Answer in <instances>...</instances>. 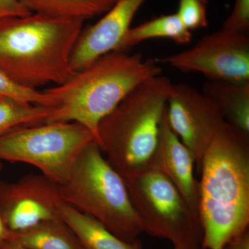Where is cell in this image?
Masks as SVG:
<instances>
[{"mask_svg":"<svg viewBox=\"0 0 249 249\" xmlns=\"http://www.w3.org/2000/svg\"><path fill=\"white\" fill-rule=\"evenodd\" d=\"M183 72L199 73L210 81L249 83V36L221 29L203 36L191 49L159 59Z\"/></svg>","mask_w":249,"mask_h":249,"instance_id":"8","label":"cell"},{"mask_svg":"<svg viewBox=\"0 0 249 249\" xmlns=\"http://www.w3.org/2000/svg\"><path fill=\"white\" fill-rule=\"evenodd\" d=\"M222 28L232 32L249 34V0H235L231 14Z\"/></svg>","mask_w":249,"mask_h":249,"instance_id":"21","label":"cell"},{"mask_svg":"<svg viewBox=\"0 0 249 249\" xmlns=\"http://www.w3.org/2000/svg\"><path fill=\"white\" fill-rule=\"evenodd\" d=\"M0 249H29L26 248V247H22L19 245V244L16 242H13V241H8L7 242L4 243L0 247Z\"/></svg>","mask_w":249,"mask_h":249,"instance_id":"25","label":"cell"},{"mask_svg":"<svg viewBox=\"0 0 249 249\" xmlns=\"http://www.w3.org/2000/svg\"><path fill=\"white\" fill-rule=\"evenodd\" d=\"M161 74L155 60L139 54L110 52L45 90L55 107L45 123L76 122L97 137L98 124L142 82Z\"/></svg>","mask_w":249,"mask_h":249,"instance_id":"3","label":"cell"},{"mask_svg":"<svg viewBox=\"0 0 249 249\" xmlns=\"http://www.w3.org/2000/svg\"><path fill=\"white\" fill-rule=\"evenodd\" d=\"M203 92L216 103L226 122L249 134V83L209 80Z\"/></svg>","mask_w":249,"mask_h":249,"instance_id":"14","label":"cell"},{"mask_svg":"<svg viewBox=\"0 0 249 249\" xmlns=\"http://www.w3.org/2000/svg\"><path fill=\"white\" fill-rule=\"evenodd\" d=\"M174 249H190L181 248V247H174Z\"/></svg>","mask_w":249,"mask_h":249,"instance_id":"26","label":"cell"},{"mask_svg":"<svg viewBox=\"0 0 249 249\" xmlns=\"http://www.w3.org/2000/svg\"><path fill=\"white\" fill-rule=\"evenodd\" d=\"M32 14L85 21L106 14L116 0H19Z\"/></svg>","mask_w":249,"mask_h":249,"instance_id":"17","label":"cell"},{"mask_svg":"<svg viewBox=\"0 0 249 249\" xmlns=\"http://www.w3.org/2000/svg\"><path fill=\"white\" fill-rule=\"evenodd\" d=\"M61 191L64 202L94 218L122 240L135 242L144 232L124 178L96 141L81 152Z\"/></svg>","mask_w":249,"mask_h":249,"instance_id":"5","label":"cell"},{"mask_svg":"<svg viewBox=\"0 0 249 249\" xmlns=\"http://www.w3.org/2000/svg\"><path fill=\"white\" fill-rule=\"evenodd\" d=\"M202 249H223L249 230V134L225 122L199 168Z\"/></svg>","mask_w":249,"mask_h":249,"instance_id":"1","label":"cell"},{"mask_svg":"<svg viewBox=\"0 0 249 249\" xmlns=\"http://www.w3.org/2000/svg\"><path fill=\"white\" fill-rule=\"evenodd\" d=\"M53 107L0 101V135L18 126L44 124Z\"/></svg>","mask_w":249,"mask_h":249,"instance_id":"18","label":"cell"},{"mask_svg":"<svg viewBox=\"0 0 249 249\" xmlns=\"http://www.w3.org/2000/svg\"><path fill=\"white\" fill-rule=\"evenodd\" d=\"M173 85L161 74L149 78L98 124L96 142L121 176L150 169Z\"/></svg>","mask_w":249,"mask_h":249,"instance_id":"4","label":"cell"},{"mask_svg":"<svg viewBox=\"0 0 249 249\" xmlns=\"http://www.w3.org/2000/svg\"><path fill=\"white\" fill-rule=\"evenodd\" d=\"M32 14L19 0H0V19L11 17H20Z\"/></svg>","mask_w":249,"mask_h":249,"instance_id":"22","label":"cell"},{"mask_svg":"<svg viewBox=\"0 0 249 249\" xmlns=\"http://www.w3.org/2000/svg\"><path fill=\"white\" fill-rule=\"evenodd\" d=\"M173 132L192 152L199 169L205 152L226 122L216 103L191 85H173L166 105Z\"/></svg>","mask_w":249,"mask_h":249,"instance_id":"10","label":"cell"},{"mask_svg":"<svg viewBox=\"0 0 249 249\" xmlns=\"http://www.w3.org/2000/svg\"><path fill=\"white\" fill-rule=\"evenodd\" d=\"M196 165L194 156L170 127L165 108L150 169L165 175L199 214V181L195 177Z\"/></svg>","mask_w":249,"mask_h":249,"instance_id":"12","label":"cell"},{"mask_svg":"<svg viewBox=\"0 0 249 249\" xmlns=\"http://www.w3.org/2000/svg\"><path fill=\"white\" fill-rule=\"evenodd\" d=\"M94 135L76 122L18 126L0 135V160L25 163L62 185Z\"/></svg>","mask_w":249,"mask_h":249,"instance_id":"7","label":"cell"},{"mask_svg":"<svg viewBox=\"0 0 249 249\" xmlns=\"http://www.w3.org/2000/svg\"><path fill=\"white\" fill-rule=\"evenodd\" d=\"M61 217L83 249H143L140 240L129 242L122 240L94 218L66 203L62 204Z\"/></svg>","mask_w":249,"mask_h":249,"instance_id":"13","label":"cell"},{"mask_svg":"<svg viewBox=\"0 0 249 249\" xmlns=\"http://www.w3.org/2000/svg\"><path fill=\"white\" fill-rule=\"evenodd\" d=\"M84 22L36 14L0 19V71L29 89L62 84L73 73L70 60Z\"/></svg>","mask_w":249,"mask_h":249,"instance_id":"2","label":"cell"},{"mask_svg":"<svg viewBox=\"0 0 249 249\" xmlns=\"http://www.w3.org/2000/svg\"><path fill=\"white\" fill-rule=\"evenodd\" d=\"M12 232L10 231L2 219L0 217V247L11 240Z\"/></svg>","mask_w":249,"mask_h":249,"instance_id":"24","label":"cell"},{"mask_svg":"<svg viewBox=\"0 0 249 249\" xmlns=\"http://www.w3.org/2000/svg\"><path fill=\"white\" fill-rule=\"evenodd\" d=\"M223 249H249V230L229 242Z\"/></svg>","mask_w":249,"mask_h":249,"instance_id":"23","label":"cell"},{"mask_svg":"<svg viewBox=\"0 0 249 249\" xmlns=\"http://www.w3.org/2000/svg\"><path fill=\"white\" fill-rule=\"evenodd\" d=\"M208 0H178L176 13L189 31L204 29L209 26Z\"/></svg>","mask_w":249,"mask_h":249,"instance_id":"20","label":"cell"},{"mask_svg":"<svg viewBox=\"0 0 249 249\" xmlns=\"http://www.w3.org/2000/svg\"><path fill=\"white\" fill-rule=\"evenodd\" d=\"M64 203L61 185L45 175L30 174L15 182L0 180V217L11 232L62 219Z\"/></svg>","mask_w":249,"mask_h":249,"instance_id":"9","label":"cell"},{"mask_svg":"<svg viewBox=\"0 0 249 249\" xmlns=\"http://www.w3.org/2000/svg\"><path fill=\"white\" fill-rule=\"evenodd\" d=\"M145 1L116 0L99 21L83 28L72 52V71H78L100 57L117 50L134 16Z\"/></svg>","mask_w":249,"mask_h":249,"instance_id":"11","label":"cell"},{"mask_svg":"<svg viewBox=\"0 0 249 249\" xmlns=\"http://www.w3.org/2000/svg\"><path fill=\"white\" fill-rule=\"evenodd\" d=\"M0 101H12L22 104L54 107L55 101L45 91L29 89L18 84L0 71Z\"/></svg>","mask_w":249,"mask_h":249,"instance_id":"19","label":"cell"},{"mask_svg":"<svg viewBox=\"0 0 249 249\" xmlns=\"http://www.w3.org/2000/svg\"><path fill=\"white\" fill-rule=\"evenodd\" d=\"M192 37L191 31L185 27L176 13L161 15L137 27H131L116 51L126 52L140 42L155 38H168L178 45H186L191 42Z\"/></svg>","mask_w":249,"mask_h":249,"instance_id":"15","label":"cell"},{"mask_svg":"<svg viewBox=\"0 0 249 249\" xmlns=\"http://www.w3.org/2000/svg\"><path fill=\"white\" fill-rule=\"evenodd\" d=\"M121 177L144 232L170 241L174 247L201 249L199 214L165 175L147 169Z\"/></svg>","mask_w":249,"mask_h":249,"instance_id":"6","label":"cell"},{"mask_svg":"<svg viewBox=\"0 0 249 249\" xmlns=\"http://www.w3.org/2000/svg\"><path fill=\"white\" fill-rule=\"evenodd\" d=\"M10 240L29 249H83L62 219L45 221L23 231L12 232Z\"/></svg>","mask_w":249,"mask_h":249,"instance_id":"16","label":"cell"}]
</instances>
